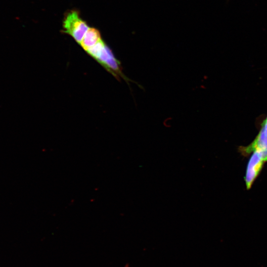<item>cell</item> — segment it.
Here are the masks:
<instances>
[{"label": "cell", "mask_w": 267, "mask_h": 267, "mask_svg": "<svg viewBox=\"0 0 267 267\" xmlns=\"http://www.w3.org/2000/svg\"><path fill=\"white\" fill-rule=\"evenodd\" d=\"M260 132L267 136V117L263 121Z\"/></svg>", "instance_id": "5"}, {"label": "cell", "mask_w": 267, "mask_h": 267, "mask_svg": "<svg viewBox=\"0 0 267 267\" xmlns=\"http://www.w3.org/2000/svg\"><path fill=\"white\" fill-rule=\"evenodd\" d=\"M265 162L261 154L259 151L255 150L253 152L248 161L244 177L247 189L251 187L262 171Z\"/></svg>", "instance_id": "2"}, {"label": "cell", "mask_w": 267, "mask_h": 267, "mask_svg": "<svg viewBox=\"0 0 267 267\" xmlns=\"http://www.w3.org/2000/svg\"><path fill=\"white\" fill-rule=\"evenodd\" d=\"M105 45L104 42L102 40H100L95 45L89 48L86 51L89 55L96 60Z\"/></svg>", "instance_id": "4"}, {"label": "cell", "mask_w": 267, "mask_h": 267, "mask_svg": "<svg viewBox=\"0 0 267 267\" xmlns=\"http://www.w3.org/2000/svg\"><path fill=\"white\" fill-rule=\"evenodd\" d=\"M63 27L64 32L71 35L79 44L89 29L86 22L81 18L78 12L75 10L66 14Z\"/></svg>", "instance_id": "1"}, {"label": "cell", "mask_w": 267, "mask_h": 267, "mask_svg": "<svg viewBox=\"0 0 267 267\" xmlns=\"http://www.w3.org/2000/svg\"><path fill=\"white\" fill-rule=\"evenodd\" d=\"M101 39L99 32L95 28H90L86 33L80 44L87 51L93 46Z\"/></svg>", "instance_id": "3"}]
</instances>
